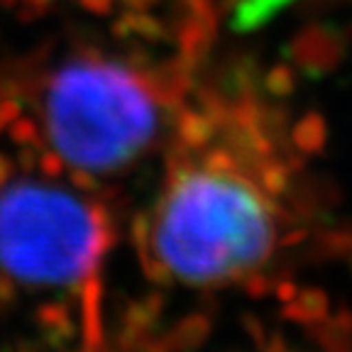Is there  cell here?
Wrapping results in <instances>:
<instances>
[{
	"instance_id": "3",
	"label": "cell",
	"mask_w": 352,
	"mask_h": 352,
	"mask_svg": "<svg viewBox=\"0 0 352 352\" xmlns=\"http://www.w3.org/2000/svg\"><path fill=\"white\" fill-rule=\"evenodd\" d=\"M98 250L96 213L69 193L30 184L0 193V267L12 276L66 284L91 270Z\"/></svg>"
},
{
	"instance_id": "4",
	"label": "cell",
	"mask_w": 352,
	"mask_h": 352,
	"mask_svg": "<svg viewBox=\"0 0 352 352\" xmlns=\"http://www.w3.org/2000/svg\"><path fill=\"white\" fill-rule=\"evenodd\" d=\"M39 135L37 125H34L32 120H28V118H15L10 125V138L15 140V142L20 144H28V142H34Z\"/></svg>"
},
{
	"instance_id": "1",
	"label": "cell",
	"mask_w": 352,
	"mask_h": 352,
	"mask_svg": "<svg viewBox=\"0 0 352 352\" xmlns=\"http://www.w3.org/2000/svg\"><path fill=\"white\" fill-rule=\"evenodd\" d=\"M301 186L296 144L270 100L232 83L191 88L138 228L144 272L196 292L262 274L294 242Z\"/></svg>"
},
{
	"instance_id": "5",
	"label": "cell",
	"mask_w": 352,
	"mask_h": 352,
	"mask_svg": "<svg viewBox=\"0 0 352 352\" xmlns=\"http://www.w3.org/2000/svg\"><path fill=\"white\" fill-rule=\"evenodd\" d=\"M10 171H12V164L6 160V157H3V154H0V184H6V182H8V176H10Z\"/></svg>"
},
{
	"instance_id": "2",
	"label": "cell",
	"mask_w": 352,
	"mask_h": 352,
	"mask_svg": "<svg viewBox=\"0 0 352 352\" xmlns=\"http://www.w3.org/2000/svg\"><path fill=\"white\" fill-rule=\"evenodd\" d=\"M188 91L144 66L83 59L52 78L47 132L76 176L118 171L166 140Z\"/></svg>"
}]
</instances>
